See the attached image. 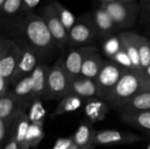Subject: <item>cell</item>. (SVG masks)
Segmentation results:
<instances>
[{
	"label": "cell",
	"instance_id": "obj_1",
	"mask_svg": "<svg viewBox=\"0 0 150 149\" xmlns=\"http://www.w3.org/2000/svg\"><path fill=\"white\" fill-rule=\"evenodd\" d=\"M1 25L21 49L33 52L39 59L46 58L57 47L43 18L32 11L2 18Z\"/></svg>",
	"mask_w": 150,
	"mask_h": 149
},
{
	"label": "cell",
	"instance_id": "obj_2",
	"mask_svg": "<svg viewBox=\"0 0 150 149\" xmlns=\"http://www.w3.org/2000/svg\"><path fill=\"white\" fill-rule=\"evenodd\" d=\"M147 90L144 77L140 74L127 69L122 76L107 98L113 107L120 109L140 92Z\"/></svg>",
	"mask_w": 150,
	"mask_h": 149
},
{
	"label": "cell",
	"instance_id": "obj_3",
	"mask_svg": "<svg viewBox=\"0 0 150 149\" xmlns=\"http://www.w3.org/2000/svg\"><path fill=\"white\" fill-rule=\"evenodd\" d=\"M101 6L109 13L118 29L133 26L140 16V4L136 1L104 3Z\"/></svg>",
	"mask_w": 150,
	"mask_h": 149
},
{
	"label": "cell",
	"instance_id": "obj_4",
	"mask_svg": "<svg viewBox=\"0 0 150 149\" xmlns=\"http://www.w3.org/2000/svg\"><path fill=\"white\" fill-rule=\"evenodd\" d=\"M71 80L65 70L63 60L59 59L50 68L47 76V90L43 98L46 100H54L68 96Z\"/></svg>",
	"mask_w": 150,
	"mask_h": 149
},
{
	"label": "cell",
	"instance_id": "obj_5",
	"mask_svg": "<svg viewBox=\"0 0 150 149\" xmlns=\"http://www.w3.org/2000/svg\"><path fill=\"white\" fill-rule=\"evenodd\" d=\"M22 49L11 39L2 36L0 40V76L11 84Z\"/></svg>",
	"mask_w": 150,
	"mask_h": 149
},
{
	"label": "cell",
	"instance_id": "obj_6",
	"mask_svg": "<svg viewBox=\"0 0 150 149\" xmlns=\"http://www.w3.org/2000/svg\"><path fill=\"white\" fill-rule=\"evenodd\" d=\"M127 68L119 65L114 61H105L96 83L98 90V97L105 101L117 85Z\"/></svg>",
	"mask_w": 150,
	"mask_h": 149
},
{
	"label": "cell",
	"instance_id": "obj_7",
	"mask_svg": "<svg viewBox=\"0 0 150 149\" xmlns=\"http://www.w3.org/2000/svg\"><path fill=\"white\" fill-rule=\"evenodd\" d=\"M96 36H98V33L92 21L91 14H86L77 18L75 25L69 31V44L81 47L93 41Z\"/></svg>",
	"mask_w": 150,
	"mask_h": 149
},
{
	"label": "cell",
	"instance_id": "obj_8",
	"mask_svg": "<svg viewBox=\"0 0 150 149\" xmlns=\"http://www.w3.org/2000/svg\"><path fill=\"white\" fill-rule=\"evenodd\" d=\"M41 17L43 18L57 47L62 48L69 43V32L61 21L56 10L51 2L44 6Z\"/></svg>",
	"mask_w": 150,
	"mask_h": 149
},
{
	"label": "cell",
	"instance_id": "obj_9",
	"mask_svg": "<svg viewBox=\"0 0 150 149\" xmlns=\"http://www.w3.org/2000/svg\"><path fill=\"white\" fill-rule=\"evenodd\" d=\"M32 102L20 100L9 92L4 97H0V119L4 121L15 120L25 112L26 108Z\"/></svg>",
	"mask_w": 150,
	"mask_h": 149
},
{
	"label": "cell",
	"instance_id": "obj_10",
	"mask_svg": "<svg viewBox=\"0 0 150 149\" xmlns=\"http://www.w3.org/2000/svg\"><path fill=\"white\" fill-rule=\"evenodd\" d=\"M142 137L128 132L116 130H104L96 132L93 145H119L138 142Z\"/></svg>",
	"mask_w": 150,
	"mask_h": 149
},
{
	"label": "cell",
	"instance_id": "obj_11",
	"mask_svg": "<svg viewBox=\"0 0 150 149\" xmlns=\"http://www.w3.org/2000/svg\"><path fill=\"white\" fill-rule=\"evenodd\" d=\"M95 47H81L70 51L63 61L64 68L71 79L81 76V70L86 57L95 49Z\"/></svg>",
	"mask_w": 150,
	"mask_h": 149
},
{
	"label": "cell",
	"instance_id": "obj_12",
	"mask_svg": "<svg viewBox=\"0 0 150 149\" xmlns=\"http://www.w3.org/2000/svg\"><path fill=\"white\" fill-rule=\"evenodd\" d=\"M39 57L33 52L26 49H22L17 68L11 79V85H15L23 78L31 76L33 70L39 65Z\"/></svg>",
	"mask_w": 150,
	"mask_h": 149
},
{
	"label": "cell",
	"instance_id": "obj_13",
	"mask_svg": "<svg viewBox=\"0 0 150 149\" xmlns=\"http://www.w3.org/2000/svg\"><path fill=\"white\" fill-rule=\"evenodd\" d=\"M91 17L98 36L101 38L106 40L113 36V33L119 30L109 13L101 5L91 13Z\"/></svg>",
	"mask_w": 150,
	"mask_h": 149
},
{
	"label": "cell",
	"instance_id": "obj_14",
	"mask_svg": "<svg viewBox=\"0 0 150 149\" xmlns=\"http://www.w3.org/2000/svg\"><path fill=\"white\" fill-rule=\"evenodd\" d=\"M68 95H74L82 99H91L98 97V85L95 80L79 76L71 80V84Z\"/></svg>",
	"mask_w": 150,
	"mask_h": 149
},
{
	"label": "cell",
	"instance_id": "obj_15",
	"mask_svg": "<svg viewBox=\"0 0 150 149\" xmlns=\"http://www.w3.org/2000/svg\"><path fill=\"white\" fill-rule=\"evenodd\" d=\"M119 35L121 40L122 48L126 51V53L130 57L134 71L140 74L141 76H142L143 77H145V71L142 68L139 51L134 41L132 32H120Z\"/></svg>",
	"mask_w": 150,
	"mask_h": 149
},
{
	"label": "cell",
	"instance_id": "obj_16",
	"mask_svg": "<svg viewBox=\"0 0 150 149\" xmlns=\"http://www.w3.org/2000/svg\"><path fill=\"white\" fill-rule=\"evenodd\" d=\"M50 68L47 65L39 64L33 72L31 75L33 80V98H40L44 97L47 84V76L49 74Z\"/></svg>",
	"mask_w": 150,
	"mask_h": 149
},
{
	"label": "cell",
	"instance_id": "obj_17",
	"mask_svg": "<svg viewBox=\"0 0 150 149\" xmlns=\"http://www.w3.org/2000/svg\"><path fill=\"white\" fill-rule=\"evenodd\" d=\"M104 63H105V61L99 55L98 50L96 47L86 57V59L83 64V67H82L81 76L96 81Z\"/></svg>",
	"mask_w": 150,
	"mask_h": 149
},
{
	"label": "cell",
	"instance_id": "obj_18",
	"mask_svg": "<svg viewBox=\"0 0 150 149\" xmlns=\"http://www.w3.org/2000/svg\"><path fill=\"white\" fill-rule=\"evenodd\" d=\"M109 106L103 99L91 98L85 105V114L91 122L102 121L106 117Z\"/></svg>",
	"mask_w": 150,
	"mask_h": 149
},
{
	"label": "cell",
	"instance_id": "obj_19",
	"mask_svg": "<svg viewBox=\"0 0 150 149\" xmlns=\"http://www.w3.org/2000/svg\"><path fill=\"white\" fill-rule=\"evenodd\" d=\"M119 110H121L122 113L150 111V90H145L140 92Z\"/></svg>",
	"mask_w": 150,
	"mask_h": 149
},
{
	"label": "cell",
	"instance_id": "obj_20",
	"mask_svg": "<svg viewBox=\"0 0 150 149\" xmlns=\"http://www.w3.org/2000/svg\"><path fill=\"white\" fill-rule=\"evenodd\" d=\"M122 120L134 127L150 131V111L139 112H123Z\"/></svg>",
	"mask_w": 150,
	"mask_h": 149
},
{
	"label": "cell",
	"instance_id": "obj_21",
	"mask_svg": "<svg viewBox=\"0 0 150 149\" xmlns=\"http://www.w3.org/2000/svg\"><path fill=\"white\" fill-rule=\"evenodd\" d=\"M95 133L96 132H94L89 123H83L72 136L73 143L79 148L93 145Z\"/></svg>",
	"mask_w": 150,
	"mask_h": 149
},
{
	"label": "cell",
	"instance_id": "obj_22",
	"mask_svg": "<svg viewBox=\"0 0 150 149\" xmlns=\"http://www.w3.org/2000/svg\"><path fill=\"white\" fill-rule=\"evenodd\" d=\"M30 120L28 118V115L25 114V112H24L23 114H21L15 121L11 133L12 134L15 138V140L17 141V142L18 143L20 149H23L25 143V139H26V135L28 133V129L30 126Z\"/></svg>",
	"mask_w": 150,
	"mask_h": 149
},
{
	"label": "cell",
	"instance_id": "obj_23",
	"mask_svg": "<svg viewBox=\"0 0 150 149\" xmlns=\"http://www.w3.org/2000/svg\"><path fill=\"white\" fill-rule=\"evenodd\" d=\"M15 97L24 100L30 101L33 100V80L31 76H28L19 82H18L15 85H13V89L11 91H9Z\"/></svg>",
	"mask_w": 150,
	"mask_h": 149
},
{
	"label": "cell",
	"instance_id": "obj_24",
	"mask_svg": "<svg viewBox=\"0 0 150 149\" xmlns=\"http://www.w3.org/2000/svg\"><path fill=\"white\" fill-rule=\"evenodd\" d=\"M132 36L139 51L142 68L145 71L150 66V40L147 37L134 32H132Z\"/></svg>",
	"mask_w": 150,
	"mask_h": 149
},
{
	"label": "cell",
	"instance_id": "obj_25",
	"mask_svg": "<svg viewBox=\"0 0 150 149\" xmlns=\"http://www.w3.org/2000/svg\"><path fill=\"white\" fill-rule=\"evenodd\" d=\"M82 104L83 99L81 97L74 95H68L61 99L57 108L53 112V117L75 112L82 106Z\"/></svg>",
	"mask_w": 150,
	"mask_h": 149
},
{
	"label": "cell",
	"instance_id": "obj_26",
	"mask_svg": "<svg viewBox=\"0 0 150 149\" xmlns=\"http://www.w3.org/2000/svg\"><path fill=\"white\" fill-rule=\"evenodd\" d=\"M43 138H44L43 126L31 123L23 149H29L30 148H36Z\"/></svg>",
	"mask_w": 150,
	"mask_h": 149
},
{
	"label": "cell",
	"instance_id": "obj_27",
	"mask_svg": "<svg viewBox=\"0 0 150 149\" xmlns=\"http://www.w3.org/2000/svg\"><path fill=\"white\" fill-rule=\"evenodd\" d=\"M27 115L31 123L43 126L46 118V110L40 98H36L33 100Z\"/></svg>",
	"mask_w": 150,
	"mask_h": 149
},
{
	"label": "cell",
	"instance_id": "obj_28",
	"mask_svg": "<svg viewBox=\"0 0 150 149\" xmlns=\"http://www.w3.org/2000/svg\"><path fill=\"white\" fill-rule=\"evenodd\" d=\"M51 3L54 5V7L55 8L56 12H57L61 21L62 22L63 25L65 26L67 31L69 32V31L72 29V27L75 25V24L76 22V17L73 15V13L69 10H68L65 6H63L60 2H58L56 0H53Z\"/></svg>",
	"mask_w": 150,
	"mask_h": 149
},
{
	"label": "cell",
	"instance_id": "obj_29",
	"mask_svg": "<svg viewBox=\"0 0 150 149\" xmlns=\"http://www.w3.org/2000/svg\"><path fill=\"white\" fill-rule=\"evenodd\" d=\"M2 18H10L25 12L24 0H6L0 7Z\"/></svg>",
	"mask_w": 150,
	"mask_h": 149
},
{
	"label": "cell",
	"instance_id": "obj_30",
	"mask_svg": "<svg viewBox=\"0 0 150 149\" xmlns=\"http://www.w3.org/2000/svg\"><path fill=\"white\" fill-rule=\"evenodd\" d=\"M122 49V43L120 35H113L106 39L103 44V50L106 56L112 59V57Z\"/></svg>",
	"mask_w": 150,
	"mask_h": 149
},
{
	"label": "cell",
	"instance_id": "obj_31",
	"mask_svg": "<svg viewBox=\"0 0 150 149\" xmlns=\"http://www.w3.org/2000/svg\"><path fill=\"white\" fill-rule=\"evenodd\" d=\"M112 61L118 63L119 65H120V66H122V67H124V68H127L129 70L134 71L132 61H131L130 57L128 56V54L126 53V51L123 48L112 57Z\"/></svg>",
	"mask_w": 150,
	"mask_h": 149
},
{
	"label": "cell",
	"instance_id": "obj_32",
	"mask_svg": "<svg viewBox=\"0 0 150 149\" xmlns=\"http://www.w3.org/2000/svg\"><path fill=\"white\" fill-rule=\"evenodd\" d=\"M140 17L143 23H150V0H140Z\"/></svg>",
	"mask_w": 150,
	"mask_h": 149
},
{
	"label": "cell",
	"instance_id": "obj_33",
	"mask_svg": "<svg viewBox=\"0 0 150 149\" xmlns=\"http://www.w3.org/2000/svg\"><path fill=\"white\" fill-rule=\"evenodd\" d=\"M74 146L73 139L70 138H60L55 141L52 149H71Z\"/></svg>",
	"mask_w": 150,
	"mask_h": 149
},
{
	"label": "cell",
	"instance_id": "obj_34",
	"mask_svg": "<svg viewBox=\"0 0 150 149\" xmlns=\"http://www.w3.org/2000/svg\"><path fill=\"white\" fill-rule=\"evenodd\" d=\"M11 85L4 77L0 76V97H4L9 93V86Z\"/></svg>",
	"mask_w": 150,
	"mask_h": 149
},
{
	"label": "cell",
	"instance_id": "obj_35",
	"mask_svg": "<svg viewBox=\"0 0 150 149\" xmlns=\"http://www.w3.org/2000/svg\"><path fill=\"white\" fill-rule=\"evenodd\" d=\"M9 136H10L9 140L4 149H20V147H19L18 143L17 142V141L15 140L14 136L12 134H10Z\"/></svg>",
	"mask_w": 150,
	"mask_h": 149
},
{
	"label": "cell",
	"instance_id": "obj_36",
	"mask_svg": "<svg viewBox=\"0 0 150 149\" xmlns=\"http://www.w3.org/2000/svg\"><path fill=\"white\" fill-rule=\"evenodd\" d=\"M41 0H24L25 11H30L33 8L37 6Z\"/></svg>",
	"mask_w": 150,
	"mask_h": 149
},
{
	"label": "cell",
	"instance_id": "obj_37",
	"mask_svg": "<svg viewBox=\"0 0 150 149\" xmlns=\"http://www.w3.org/2000/svg\"><path fill=\"white\" fill-rule=\"evenodd\" d=\"M144 81H145V86L147 90H150V77H144Z\"/></svg>",
	"mask_w": 150,
	"mask_h": 149
},
{
	"label": "cell",
	"instance_id": "obj_38",
	"mask_svg": "<svg viewBox=\"0 0 150 149\" xmlns=\"http://www.w3.org/2000/svg\"><path fill=\"white\" fill-rule=\"evenodd\" d=\"M101 4L104 3H112V2H120V1H136V0H99Z\"/></svg>",
	"mask_w": 150,
	"mask_h": 149
},
{
	"label": "cell",
	"instance_id": "obj_39",
	"mask_svg": "<svg viewBox=\"0 0 150 149\" xmlns=\"http://www.w3.org/2000/svg\"><path fill=\"white\" fill-rule=\"evenodd\" d=\"M94 148V145H90V146H88V147H85V148H77L76 146H73L71 149H93Z\"/></svg>",
	"mask_w": 150,
	"mask_h": 149
},
{
	"label": "cell",
	"instance_id": "obj_40",
	"mask_svg": "<svg viewBox=\"0 0 150 149\" xmlns=\"http://www.w3.org/2000/svg\"><path fill=\"white\" fill-rule=\"evenodd\" d=\"M145 76L147 77H150V66L145 70Z\"/></svg>",
	"mask_w": 150,
	"mask_h": 149
},
{
	"label": "cell",
	"instance_id": "obj_41",
	"mask_svg": "<svg viewBox=\"0 0 150 149\" xmlns=\"http://www.w3.org/2000/svg\"><path fill=\"white\" fill-rule=\"evenodd\" d=\"M5 1H6V0H0V7H1L4 3H5Z\"/></svg>",
	"mask_w": 150,
	"mask_h": 149
},
{
	"label": "cell",
	"instance_id": "obj_42",
	"mask_svg": "<svg viewBox=\"0 0 150 149\" xmlns=\"http://www.w3.org/2000/svg\"><path fill=\"white\" fill-rule=\"evenodd\" d=\"M148 149H150V144L149 145V147H148Z\"/></svg>",
	"mask_w": 150,
	"mask_h": 149
}]
</instances>
